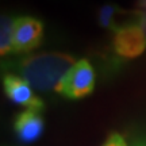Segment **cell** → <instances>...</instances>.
Instances as JSON below:
<instances>
[{"instance_id":"obj_11","label":"cell","mask_w":146,"mask_h":146,"mask_svg":"<svg viewBox=\"0 0 146 146\" xmlns=\"http://www.w3.org/2000/svg\"><path fill=\"white\" fill-rule=\"evenodd\" d=\"M137 10H146V0H137Z\"/></svg>"},{"instance_id":"obj_5","label":"cell","mask_w":146,"mask_h":146,"mask_svg":"<svg viewBox=\"0 0 146 146\" xmlns=\"http://www.w3.org/2000/svg\"><path fill=\"white\" fill-rule=\"evenodd\" d=\"M3 85L7 96L14 103L21 106H26L31 110H42L43 102L39 98H36L33 92L31 85L23 80L21 76L16 74H5L3 78Z\"/></svg>"},{"instance_id":"obj_6","label":"cell","mask_w":146,"mask_h":146,"mask_svg":"<svg viewBox=\"0 0 146 146\" xmlns=\"http://www.w3.org/2000/svg\"><path fill=\"white\" fill-rule=\"evenodd\" d=\"M15 131L19 139L26 143L36 141L43 131V119L36 110L27 108L15 120Z\"/></svg>"},{"instance_id":"obj_2","label":"cell","mask_w":146,"mask_h":146,"mask_svg":"<svg viewBox=\"0 0 146 146\" xmlns=\"http://www.w3.org/2000/svg\"><path fill=\"white\" fill-rule=\"evenodd\" d=\"M95 87V73L87 60L73 65L58 84L56 92L68 99H80L89 95Z\"/></svg>"},{"instance_id":"obj_7","label":"cell","mask_w":146,"mask_h":146,"mask_svg":"<svg viewBox=\"0 0 146 146\" xmlns=\"http://www.w3.org/2000/svg\"><path fill=\"white\" fill-rule=\"evenodd\" d=\"M125 11L120 10L116 4H104L102 5L98 11V21H99L100 26L106 27V29H112V30H118L116 26V18L119 14H123Z\"/></svg>"},{"instance_id":"obj_12","label":"cell","mask_w":146,"mask_h":146,"mask_svg":"<svg viewBox=\"0 0 146 146\" xmlns=\"http://www.w3.org/2000/svg\"><path fill=\"white\" fill-rule=\"evenodd\" d=\"M133 146H146V139H138Z\"/></svg>"},{"instance_id":"obj_1","label":"cell","mask_w":146,"mask_h":146,"mask_svg":"<svg viewBox=\"0 0 146 146\" xmlns=\"http://www.w3.org/2000/svg\"><path fill=\"white\" fill-rule=\"evenodd\" d=\"M74 64L72 56L65 53H42L25 58L19 64L18 72L31 88L47 92L57 89L58 84Z\"/></svg>"},{"instance_id":"obj_3","label":"cell","mask_w":146,"mask_h":146,"mask_svg":"<svg viewBox=\"0 0 146 146\" xmlns=\"http://www.w3.org/2000/svg\"><path fill=\"white\" fill-rule=\"evenodd\" d=\"M43 36V25L31 16H21L14 21V52L23 53L35 49Z\"/></svg>"},{"instance_id":"obj_8","label":"cell","mask_w":146,"mask_h":146,"mask_svg":"<svg viewBox=\"0 0 146 146\" xmlns=\"http://www.w3.org/2000/svg\"><path fill=\"white\" fill-rule=\"evenodd\" d=\"M0 52L1 56L8 54L12 47V41H14V21H11L8 16L1 18V35H0Z\"/></svg>"},{"instance_id":"obj_4","label":"cell","mask_w":146,"mask_h":146,"mask_svg":"<svg viewBox=\"0 0 146 146\" xmlns=\"http://www.w3.org/2000/svg\"><path fill=\"white\" fill-rule=\"evenodd\" d=\"M114 49L119 56L126 58H135L146 49V36L135 23L125 25L115 31Z\"/></svg>"},{"instance_id":"obj_10","label":"cell","mask_w":146,"mask_h":146,"mask_svg":"<svg viewBox=\"0 0 146 146\" xmlns=\"http://www.w3.org/2000/svg\"><path fill=\"white\" fill-rule=\"evenodd\" d=\"M103 146H127V143L125 142V139L119 135V134H111L108 137V139L106 141V143Z\"/></svg>"},{"instance_id":"obj_9","label":"cell","mask_w":146,"mask_h":146,"mask_svg":"<svg viewBox=\"0 0 146 146\" xmlns=\"http://www.w3.org/2000/svg\"><path fill=\"white\" fill-rule=\"evenodd\" d=\"M135 22L146 36V10H135Z\"/></svg>"}]
</instances>
